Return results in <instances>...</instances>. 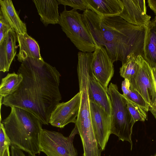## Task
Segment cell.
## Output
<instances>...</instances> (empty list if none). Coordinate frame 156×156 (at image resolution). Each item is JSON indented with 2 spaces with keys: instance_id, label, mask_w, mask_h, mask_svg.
Returning a JSON list of instances; mask_svg holds the SVG:
<instances>
[{
  "instance_id": "cell-1",
  "label": "cell",
  "mask_w": 156,
  "mask_h": 156,
  "mask_svg": "<svg viewBox=\"0 0 156 156\" xmlns=\"http://www.w3.org/2000/svg\"><path fill=\"white\" fill-rule=\"evenodd\" d=\"M17 73L23 77L21 82L16 91L3 98L2 104L25 110L48 125L51 113L62 99L60 74L44 60L32 57L22 61Z\"/></svg>"
},
{
  "instance_id": "cell-2",
  "label": "cell",
  "mask_w": 156,
  "mask_h": 156,
  "mask_svg": "<svg viewBox=\"0 0 156 156\" xmlns=\"http://www.w3.org/2000/svg\"><path fill=\"white\" fill-rule=\"evenodd\" d=\"M101 27L107 52L113 63H124L131 55L144 56L146 28L130 24L119 16L101 17Z\"/></svg>"
},
{
  "instance_id": "cell-3",
  "label": "cell",
  "mask_w": 156,
  "mask_h": 156,
  "mask_svg": "<svg viewBox=\"0 0 156 156\" xmlns=\"http://www.w3.org/2000/svg\"><path fill=\"white\" fill-rule=\"evenodd\" d=\"M11 108L8 116L0 122L11 145L18 147L30 156H37L41 152L40 143L42 124L28 111L16 107Z\"/></svg>"
},
{
  "instance_id": "cell-4",
  "label": "cell",
  "mask_w": 156,
  "mask_h": 156,
  "mask_svg": "<svg viewBox=\"0 0 156 156\" xmlns=\"http://www.w3.org/2000/svg\"><path fill=\"white\" fill-rule=\"evenodd\" d=\"M107 92L112 105L111 134L116 135L119 140L129 142L132 150V134L135 123L127 109L126 100L117 85L112 83L108 85Z\"/></svg>"
},
{
  "instance_id": "cell-5",
  "label": "cell",
  "mask_w": 156,
  "mask_h": 156,
  "mask_svg": "<svg viewBox=\"0 0 156 156\" xmlns=\"http://www.w3.org/2000/svg\"><path fill=\"white\" fill-rule=\"evenodd\" d=\"M59 24L66 36L81 51L91 53L98 47L92 39L82 20L81 14L72 9L60 13Z\"/></svg>"
},
{
  "instance_id": "cell-6",
  "label": "cell",
  "mask_w": 156,
  "mask_h": 156,
  "mask_svg": "<svg viewBox=\"0 0 156 156\" xmlns=\"http://www.w3.org/2000/svg\"><path fill=\"white\" fill-rule=\"evenodd\" d=\"M77 134L79 132L75 125L68 136L55 131L43 129L40 143L41 151L47 156H77L73 144Z\"/></svg>"
},
{
  "instance_id": "cell-7",
  "label": "cell",
  "mask_w": 156,
  "mask_h": 156,
  "mask_svg": "<svg viewBox=\"0 0 156 156\" xmlns=\"http://www.w3.org/2000/svg\"><path fill=\"white\" fill-rule=\"evenodd\" d=\"M137 72L130 80V87L137 91L149 105L150 107L156 98V90L152 69L141 55L136 58Z\"/></svg>"
},
{
  "instance_id": "cell-8",
  "label": "cell",
  "mask_w": 156,
  "mask_h": 156,
  "mask_svg": "<svg viewBox=\"0 0 156 156\" xmlns=\"http://www.w3.org/2000/svg\"><path fill=\"white\" fill-rule=\"evenodd\" d=\"M80 102L79 91L67 102L58 103L51 113L49 122L51 126L62 128L70 123H75Z\"/></svg>"
},
{
  "instance_id": "cell-9",
  "label": "cell",
  "mask_w": 156,
  "mask_h": 156,
  "mask_svg": "<svg viewBox=\"0 0 156 156\" xmlns=\"http://www.w3.org/2000/svg\"><path fill=\"white\" fill-rule=\"evenodd\" d=\"M91 69L95 78L107 91L108 87L113 76L114 69L113 63L103 46L96 47L93 53Z\"/></svg>"
},
{
  "instance_id": "cell-10",
  "label": "cell",
  "mask_w": 156,
  "mask_h": 156,
  "mask_svg": "<svg viewBox=\"0 0 156 156\" xmlns=\"http://www.w3.org/2000/svg\"><path fill=\"white\" fill-rule=\"evenodd\" d=\"M92 126L96 140L102 151H104L111 134V117L95 103L90 101Z\"/></svg>"
},
{
  "instance_id": "cell-11",
  "label": "cell",
  "mask_w": 156,
  "mask_h": 156,
  "mask_svg": "<svg viewBox=\"0 0 156 156\" xmlns=\"http://www.w3.org/2000/svg\"><path fill=\"white\" fill-rule=\"evenodd\" d=\"M124 7L119 15L128 23L146 28L151 21V16L147 14L144 0H122Z\"/></svg>"
},
{
  "instance_id": "cell-12",
  "label": "cell",
  "mask_w": 156,
  "mask_h": 156,
  "mask_svg": "<svg viewBox=\"0 0 156 156\" xmlns=\"http://www.w3.org/2000/svg\"><path fill=\"white\" fill-rule=\"evenodd\" d=\"M88 87L90 101L96 104L111 117L112 105L110 97L107 91L93 75L91 70L89 75Z\"/></svg>"
},
{
  "instance_id": "cell-13",
  "label": "cell",
  "mask_w": 156,
  "mask_h": 156,
  "mask_svg": "<svg viewBox=\"0 0 156 156\" xmlns=\"http://www.w3.org/2000/svg\"><path fill=\"white\" fill-rule=\"evenodd\" d=\"M88 9L101 17L119 16L123 11L122 0H85Z\"/></svg>"
},
{
  "instance_id": "cell-14",
  "label": "cell",
  "mask_w": 156,
  "mask_h": 156,
  "mask_svg": "<svg viewBox=\"0 0 156 156\" xmlns=\"http://www.w3.org/2000/svg\"><path fill=\"white\" fill-rule=\"evenodd\" d=\"M17 34L11 30L0 44V71L8 72L11 65L16 55Z\"/></svg>"
},
{
  "instance_id": "cell-15",
  "label": "cell",
  "mask_w": 156,
  "mask_h": 156,
  "mask_svg": "<svg viewBox=\"0 0 156 156\" xmlns=\"http://www.w3.org/2000/svg\"><path fill=\"white\" fill-rule=\"evenodd\" d=\"M41 20L46 27L49 24H59L60 15L58 11L59 4L56 0H33Z\"/></svg>"
},
{
  "instance_id": "cell-16",
  "label": "cell",
  "mask_w": 156,
  "mask_h": 156,
  "mask_svg": "<svg viewBox=\"0 0 156 156\" xmlns=\"http://www.w3.org/2000/svg\"><path fill=\"white\" fill-rule=\"evenodd\" d=\"M17 41L20 47L19 52L16 55L17 60L22 62L28 57H32L43 60L37 42L28 35L16 34Z\"/></svg>"
},
{
  "instance_id": "cell-17",
  "label": "cell",
  "mask_w": 156,
  "mask_h": 156,
  "mask_svg": "<svg viewBox=\"0 0 156 156\" xmlns=\"http://www.w3.org/2000/svg\"><path fill=\"white\" fill-rule=\"evenodd\" d=\"M81 16L85 27L98 46H104V41L101 26V17L88 9Z\"/></svg>"
},
{
  "instance_id": "cell-18",
  "label": "cell",
  "mask_w": 156,
  "mask_h": 156,
  "mask_svg": "<svg viewBox=\"0 0 156 156\" xmlns=\"http://www.w3.org/2000/svg\"><path fill=\"white\" fill-rule=\"evenodd\" d=\"M143 58L151 68L156 67V20L155 19L150 21L146 28Z\"/></svg>"
},
{
  "instance_id": "cell-19",
  "label": "cell",
  "mask_w": 156,
  "mask_h": 156,
  "mask_svg": "<svg viewBox=\"0 0 156 156\" xmlns=\"http://www.w3.org/2000/svg\"><path fill=\"white\" fill-rule=\"evenodd\" d=\"M0 10L6 20L16 34L27 33L26 26L20 19L11 0H0Z\"/></svg>"
},
{
  "instance_id": "cell-20",
  "label": "cell",
  "mask_w": 156,
  "mask_h": 156,
  "mask_svg": "<svg viewBox=\"0 0 156 156\" xmlns=\"http://www.w3.org/2000/svg\"><path fill=\"white\" fill-rule=\"evenodd\" d=\"M23 80L22 76L15 72L8 73L2 79L0 86V97L3 98L16 90Z\"/></svg>"
},
{
  "instance_id": "cell-21",
  "label": "cell",
  "mask_w": 156,
  "mask_h": 156,
  "mask_svg": "<svg viewBox=\"0 0 156 156\" xmlns=\"http://www.w3.org/2000/svg\"><path fill=\"white\" fill-rule=\"evenodd\" d=\"M136 57L130 55L120 68V75L124 79H127L129 81L136 74L137 69Z\"/></svg>"
},
{
  "instance_id": "cell-22",
  "label": "cell",
  "mask_w": 156,
  "mask_h": 156,
  "mask_svg": "<svg viewBox=\"0 0 156 156\" xmlns=\"http://www.w3.org/2000/svg\"><path fill=\"white\" fill-rule=\"evenodd\" d=\"M123 95L126 100L127 109L135 123L138 121L144 122L147 120L148 119L147 112L126 96Z\"/></svg>"
},
{
  "instance_id": "cell-23",
  "label": "cell",
  "mask_w": 156,
  "mask_h": 156,
  "mask_svg": "<svg viewBox=\"0 0 156 156\" xmlns=\"http://www.w3.org/2000/svg\"><path fill=\"white\" fill-rule=\"evenodd\" d=\"M126 96L147 112L149 111V105L137 91L131 87L129 93Z\"/></svg>"
},
{
  "instance_id": "cell-24",
  "label": "cell",
  "mask_w": 156,
  "mask_h": 156,
  "mask_svg": "<svg viewBox=\"0 0 156 156\" xmlns=\"http://www.w3.org/2000/svg\"><path fill=\"white\" fill-rule=\"evenodd\" d=\"M11 146L10 140L7 134L3 124H0V156H2L5 150Z\"/></svg>"
},
{
  "instance_id": "cell-25",
  "label": "cell",
  "mask_w": 156,
  "mask_h": 156,
  "mask_svg": "<svg viewBox=\"0 0 156 156\" xmlns=\"http://www.w3.org/2000/svg\"><path fill=\"white\" fill-rule=\"evenodd\" d=\"M59 4L65 6L68 5L76 10L79 9L83 11L87 9L85 3V0H57Z\"/></svg>"
},
{
  "instance_id": "cell-26",
  "label": "cell",
  "mask_w": 156,
  "mask_h": 156,
  "mask_svg": "<svg viewBox=\"0 0 156 156\" xmlns=\"http://www.w3.org/2000/svg\"><path fill=\"white\" fill-rule=\"evenodd\" d=\"M12 29L0 11V44L4 40L9 31Z\"/></svg>"
},
{
  "instance_id": "cell-27",
  "label": "cell",
  "mask_w": 156,
  "mask_h": 156,
  "mask_svg": "<svg viewBox=\"0 0 156 156\" xmlns=\"http://www.w3.org/2000/svg\"><path fill=\"white\" fill-rule=\"evenodd\" d=\"M130 87V83L129 80L127 79H125L122 83V89L124 95L126 96L129 93Z\"/></svg>"
},
{
  "instance_id": "cell-28",
  "label": "cell",
  "mask_w": 156,
  "mask_h": 156,
  "mask_svg": "<svg viewBox=\"0 0 156 156\" xmlns=\"http://www.w3.org/2000/svg\"><path fill=\"white\" fill-rule=\"evenodd\" d=\"M10 149L11 156H26L22 150L16 146L11 145Z\"/></svg>"
},
{
  "instance_id": "cell-29",
  "label": "cell",
  "mask_w": 156,
  "mask_h": 156,
  "mask_svg": "<svg viewBox=\"0 0 156 156\" xmlns=\"http://www.w3.org/2000/svg\"><path fill=\"white\" fill-rule=\"evenodd\" d=\"M148 5L156 15V0H147Z\"/></svg>"
},
{
  "instance_id": "cell-30",
  "label": "cell",
  "mask_w": 156,
  "mask_h": 156,
  "mask_svg": "<svg viewBox=\"0 0 156 156\" xmlns=\"http://www.w3.org/2000/svg\"><path fill=\"white\" fill-rule=\"evenodd\" d=\"M149 111L151 113L156 119V98L153 104L150 107Z\"/></svg>"
},
{
  "instance_id": "cell-31",
  "label": "cell",
  "mask_w": 156,
  "mask_h": 156,
  "mask_svg": "<svg viewBox=\"0 0 156 156\" xmlns=\"http://www.w3.org/2000/svg\"><path fill=\"white\" fill-rule=\"evenodd\" d=\"M2 156H10L9 147L5 150Z\"/></svg>"
},
{
  "instance_id": "cell-32",
  "label": "cell",
  "mask_w": 156,
  "mask_h": 156,
  "mask_svg": "<svg viewBox=\"0 0 156 156\" xmlns=\"http://www.w3.org/2000/svg\"><path fill=\"white\" fill-rule=\"evenodd\" d=\"M155 20H156V16H155V18H154Z\"/></svg>"
},
{
  "instance_id": "cell-33",
  "label": "cell",
  "mask_w": 156,
  "mask_h": 156,
  "mask_svg": "<svg viewBox=\"0 0 156 156\" xmlns=\"http://www.w3.org/2000/svg\"><path fill=\"white\" fill-rule=\"evenodd\" d=\"M154 156H156V154Z\"/></svg>"
}]
</instances>
